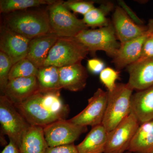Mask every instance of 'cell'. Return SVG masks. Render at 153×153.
I'll list each match as a JSON object with an SVG mask.
<instances>
[{"instance_id":"obj_1","label":"cell","mask_w":153,"mask_h":153,"mask_svg":"<svg viewBox=\"0 0 153 153\" xmlns=\"http://www.w3.org/2000/svg\"><path fill=\"white\" fill-rule=\"evenodd\" d=\"M15 105L30 126L43 128L66 119L69 112V107L60 98V91L39 90L24 102Z\"/></svg>"},{"instance_id":"obj_2","label":"cell","mask_w":153,"mask_h":153,"mask_svg":"<svg viewBox=\"0 0 153 153\" xmlns=\"http://www.w3.org/2000/svg\"><path fill=\"white\" fill-rule=\"evenodd\" d=\"M5 26L30 39L52 33L48 11L43 10L28 9L7 14Z\"/></svg>"},{"instance_id":"obj_3","label":"cell","mask_w":153,"mask_h":153,"mask_svg":"<svg viewBox=\"0 0 153 153\" xmlns=\"http://www.w3.org/2000/svg\"><path fill=\"white\" fill-rule=\"evenodd\" d=\"M133 90L128 83H118L112 91H107V104L102 125L108 133L131 113Z\"/></svg>"},{"instance_id":"obj_4","label":"cell","mask_w":153,"mask_h":153,"mask_svg":"<svg viewBox=\"0 0 153 153\" xmlns=\"http://www.w3.org/2000/svg\"><path fill=\"white\" fill-rule=\"evenodd\" d=\"M73 38L86 47L89 52L94 54L97 51H104L112 58L120 46L112 22L102 27L82 30Z\"/></svg>"},{"instance_id":"obj_5","label":"cell","mask_w":153,"mask_h":153,"mask_svg":"<svg viewBox=\"0 0 153 153\" xmlns=\"http://www.w3.org/2000/svg\"><path fill=\"white\" fill-rule=\"evenodd\" d=\"M63 1H56L48 6L51 32L59 38H72L82 30L88 29L82 19H79L63 5Z\"/></svg>"},{"instance_id":"obj_6","label":"cell","mask_w":153,"mask_h":153,"mask_svg":"<svg viewBox=\"0 0 153 153\" xmlns=\"http://www.w3.org/2000/svg\"><path fill=\"white\" fill-rule=\"evenodd\" d=\"M89 53L87 48L74 38H59L51 48L43 66L60 68L81 62Z\"/></svg>"},{"instance_id":"obj_7","label":"cell","mask_w":153,"mask_h":153,"mask_svg":"<svg viewBox=\"0 0 153 153\" xmlns=\"http://www.w3.org/2000/svg\"><path fill=\"white\" fill-rule=\"evenodd\" d=\"M0 123L4 134L8 137L19 149L25 134L30 127L15 105L7 97L0 96Z\"/></svg>"},{"instance_id":"obj_8","label":"cell","mask_w":153,"mask_h":153,"mask_svg":"<svg viewBox=\"0 0 153 153\" xmlns=\"http://www.w3.org/2000/svg\"><path fill=\"white\" fill-rule=\"evenodd\" d=\"M44 136L49 147L74 144L87 127L75 124L66 119L54 122L43 128Z\"/></svg>"},{"instance_id":"obj_9","label":"cell","mask_w":153,"mask_h":153,"mask_svg":"<svg viewBox=\"0 0 153 153\" xmlns=\"http://www.w3.org/2000/svg\"><path fill=\"white\" fill-rule=\"evenodd\" d=\"M139 122L131 112L113 130L108 133L104 153H124L140 126Z\"/></svg>"},{"instance_id":"obj_10","label":"cell","mask_w":153,"mask_h":153,"mask_svg":"<svg viewBox=\"0 0 153 153\" xmlns=\"http://www.w3.org/2000/svg\"><path fill=\"white\" fill-rule=\"evenodd\" d=\"M108 91L99 88L88 100L87 106L69 120L78 125L86 126L102 124L106 111Z\"/></svg>"},{"instance_id":"obj_11","label":"cell","mask_w":153,"mask_h":153,"mask_svg":"<svg viewBox=\"0 0 153 153\" xmlns=\"http://www.w3.org/2000/svg\"><path fill=\"white\" fill-rule=\"evenodd\" d=\"M31 40L15 33L5 25L1 27L0 49L11 58L13 65L26 58Z\"/></svg>"},{"instance_id":"obj_12","label":"cell","mask_w":153,"mask_h":153,"mask_svg":"<svg viewBox=\"0 0 153 153\" xmlns=\"http://www.w3.org/2000/svg\"><path fill=\"white\" fill-rule=\"evenodd\" d=\"M147 27V30L142 36L120 43V47L112 60L117 71L126 68L138 60L145 41L153 33V28L149 25Z\"/></svg>"},{"instance_id":"obj_13","label":"cell","mask_w":153,"mask_h":153,"mask_svg":"<svg viewBox=\"0 0 153 153\" xmlns=\"http://www.w3.org/2000/svg\"><path fill=\"white\" fill-rule=\"evenodd\" d=\"M113 25L120 43H125L142 36L148 27L140 25L134 22L120 6L115 8L113 14Z\"/></svg>"},{"instance_id":"obj_14","label":"cell","mask_w":153,"mask_h":153,"mask_svg":"<svg viewBox=\"0 0 153 153\" xmlns=\"http://www.w3.org/2000/svg\"><path fill=\"white\" fill-rule=\"evenodd\" d=\"M39 90L36 76L20 77L9 80L3 95L16 105L24 102Z\"/></svg>"},{"instance_id":"obj_15","label":"cell","mask_w":153,"mask_h":153,"mask_svg":"<svg viewBox=\"0 0 153 153\" xmlns=\"http://www.w3.org/2000/svg\"><path fill=\"white\" fill-rule=\"evenodd\" d=\"M128 83L134 90H142L153 85V57L136 62L126 67Z\"/></svg>"},{"instance_id":"obj_16","label":"cell","mask_w":153,"mask_h":153,"mask_svg":"<svg viewBox=\"0 0 153 153\" xmlns=\"http://www.w3.org/2000/svg\"><path fill=\"white\" fill-rule=\"evenodd\" d=\"M61 88L76 92L83 90L87 84V70L79 62L59 68Z\"/></svg>"},{"instance_id":"obj_17","label":"cell","mask_w":153,"mask_h":153,"mask_svg":"<svg viewBox=\"0 0 153 153\" xmlns=\"http://www.w3.org/2000/svg\"><path fill=\"white\" fill-rule=\"evenodd\" d=\"M59 37L50 33L31 39L26 58L38 68L43 67L51 48Z\"/></svg>"},{"instance_id":"obj_18","label":"cell","mask_w":153,"mask_h":153,"mask_svg":"<svg viewBox=\"0 0 153 153\" xmlns=\"http://www.w3.org/2000/svg\"><path fill=\"white\" fill-rule=\"evenodd\" d=\"M131 113L140 123L153 120V85L133 94Z\"/></svg>"},{"instance_id":"obj_19","label":"cell","mask_w":153,"mask_h":153,"mask_svg":"<svg viewBox=\"0 0 153 153\" xmlns=\"http://www.w3.org/2000/svg\"><path fill=\"white\" fill-rule=\"evenodd\" d=\"M108 132L102 124L92 127L85 139L77 146L79 153H104Z\"/></svg>"},{"instance_id":"obj_20","label":"cell","mask_w":153,"mask_h":153,"mask_svg":"<svg viewBox=\"0 0 153 153\" xmlns=\"http://www.w3.org/2000/svg\"><path fill=\"white\" fill-rule=\"evenodd\" d=\"M48 147L43 128L31 126L23 137L19 150L21 153H46Z\"/></svg>"},{"instance_id":"obj_21","label":"cell","mask_w":153,"mask_h":153,"mask_svg":"<svg viewBox=\"0 0 153 153\" xmlns=\"http://www.w3.org/2000/svg\"><path fill=\"white\" fill-rule=\"evenodd\" d=\"M128 151L136 153L153 152V120L142 123L136 132Z\"/></svg>"},{"instance_id":"obj_22","label":"cell","mask_w":153,"mask_h":153,"mask_svg":"<svg viewBox=\"0 0 153 153\" xmlns=\"http://www.w3.org/2000/svg\"><path fill=\"white\" fill-rule=\"evenodd\" d=\"M36 77L41 91H60L62 89L58 67L47 66L39 68Z\"/></svg>"},{"instance_id":"obj_23","label":"cell","mask_w":153,"mask_h":153,"mask_svg":"<svg viewBox=\"0 0 153 153\" xmlns=\"http://www.w3.org/2000/svg\"><path fill=\"white\" fill-rule=\"evenodd\" d=\"M114 5L111 2L103 3L98 7H94L83 16L82 20L88 27L101 28L109 25L107 16L112 10Z\"/></svg>"},{"instance_id":"obj_24","label":"cell","mask_w":153,"mask_h":153,"mask_svg":"<svg viewBox=\"0 0 153 153\" xmlns=\"http://www.w3.org/2000/svg\"><path fill=\"white\" fill-rule=\"evenodd\" d=\"M56 1L54 0H1L0 11L1 13L7 14L15 11L23 10L44 5H50Z\"/></svg>"},{"instance_id":"obj_25","label":"cell","mask_w":153,"mask_h":153,"mask_svg":"<svg viewBox=\"0 0 153 153\" xmlns=\"http://www.w3.org/2000/svg\"><path fill=\"white\" fill-rule=\"evenodd\" d=\"M38 68L25 58L19 60L12 66L9 75V80L20 77H37Z\"/></svg>"},{"instance_id":"obj_26","label":"cell","mask_w":153,"mask_h":153,"mask_svg":"<svg viewBox=\"0 0 153 153\" xmlns=\"http://www.w3.org/2000/svg\"><path fill=\"white\" fill-rule=\"evenodd\" d=\"M13 66L11 58L7 54L0 51V90L4 94L9 82V75Z\"/></svg>"},{"instance_id":"obj_27","label":"cell","mask_w":153,"mask_h":153,"mask_svg":"<svg viewBox=\"0 0 153 153\" xmlns=\"http://www.w3.org/2000/svg\"><path fill=\"white\" fill-rule=\"evenodd\" d=\"M119 71L110 67H105L100 74V81L107 89L108 91L113 90L117 85L116 80L119 77Z\"/></svg>"},{"instance_id":"obj_28","label":"cell","mask_w":153,"mask_h":153,"mask_svg":"<svg viewBox=\"0 0 153 153\" xmlns=\"http://www.w3.org/2000/svg\"><path fill=\"white\" fill-rule=\"evenodd\" d=\"M63 5L69 10L75 13L81 14L83 16L95 7L94 2L93 1L81 0H69L63 1Z\"/></svg>"},{"instance_id":"obj_29","label":"cell","mask_w":153,"mask_h":153,"mask_svg":"<svg viewBox=\"0 0 153 153\" xmlns=\"http://www.w3.org/2000/svg\"><path fill=\"white\" fill-rule=\"evenodd\" d=\"M152 57H153V33L147 38L143 46L140 56L136 62H140Z\"/></svg>"},{"instance_id":"obj_30","label":"cell","mask_w":153,"mask_h":153,"mask_svg":"<svg viewBox=\"0 0 153 153\" xmlns=\"http://www.w3.org/2000/svg\"><path fill=\"white\" fill-rule=\"evenodd\" d=\"M87 68L94 74H100L105 67V63L101 59L94 58L87 60Z\"/></svg>"},{"instance_id":"obj_31","label":"cell","mask_w":153,"mask_h":153,"mask_svg":"<svg viewBox=\"0 0 153 153\" xmlns=\"http://www.w3.org/2000/svg\"><path fill=\"white\" fill-rule=\"evenodd\" d=\"M46 153H79L74 144L49 147Z\"/></svg>"},{"instance_id":"obj_32","label":"cell","mask_w":153,"mask_h":153,"mask_svg":"<svg viewBox=\"0 0 153 153\" xmlns=\"http://www.w3.org/2000/svg\"><path fill=\"white\" fill-rule=\"evenodd\" d=\"M119 3L120 5V7H121L125 11L126 13L128 14L129 16L130 17L131 19L134 22H135L137 25H143V22L134 13V12L132 11L131 9L127 5L125 2H124L123 1H119Z\"/></svg>"},{"instance_id":"obj_33","label":"cell","mask_w":153,"mask_h":153,"mask_svg":"<svg viewBox=\"0 0 153 153\" xmlns=\"http://www.w3.org/2000/svg\"><path fill=\"white\" fill-rule=\"evenodd\" d=\"M1 153H21L19 149L16 144L12 141L10 140V142L5 146Z\"/></svg>"},{"instance_id":"obj_34","label":"cell","mask_w":153,"mask_h":153,"mask_svg":"<svg viewBox=\"0 0 153 153\" xmlns=\"http://www.w3.org/2000/svg\"><path fill=\"white\" fill-rule=\"evenodd\" d=\"M148 25H150V26H152L153 27V19H151L149 20V24Z\"/></svg>"},{"instance_id":"obj_35","label":"cell","mask_w":153,"mask_h":153,"mask_svg":"<svg viewBox=\"0 0 153 153\" xmlns=\"http://www.w3.org/2000/svg\"><path fill=\"white\" fill-rule=\"evenodd\" d=\"M153 153V152H152V153Z\"/></svg>"}]
</instances>
